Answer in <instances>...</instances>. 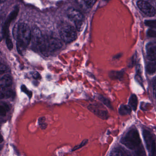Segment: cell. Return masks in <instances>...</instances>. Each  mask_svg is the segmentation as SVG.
Returning <instances> with one entry per match:
<instances>
[{
    "label": "cell",
    "mask_w": 156,
    "mask_h": 156,
    "mask_svg": "<svg viewBox=\"0 0 156 156\" xmlns=\"http://www.w3.org/2000/svg\"><path fill=\"white\" fill-rule=\"evenodd\" d=\"M32 31L28 24L23 23L18 24L16 29V38L18 52L23 55L31 40Z\"/></svg>",
    "instance_id": "6da1fadb"
},
{
    "label": "cell",
    "mask_w": 156,
    "mask_h": 156,
    "mask_svg": "<svg viewBox=\"0 0 156 156\" xmlns=\"http://www.w3.org/2000/svg\"><path fill=\"white\" fill-rule=\"evenodd\" d=\"M120 142L128 148L135 151L142 146L140 136L137 129L132 128L122 137Z\"/></svg>",
    "instance_id": "7a4b0ae2"
},
{
    "label": "cell",
    "mask_w": 156,
    "mask_h": 156,
    "mask_svg": "<svg viewBox=\"0 0 156 156\" xmlns=\"http://www.w3.org/2000/svg\"><path fill=\"white\" fill-rule=\"evenodd\" d=\"M62 46V42L58 38L50 37L44 38V44L41 53L46 55L57 51Z\"/></svg>",
    "instance_id": "3957f363"
},
{
    "label": "cell",
    "mask_w": 156,
    "mask_h": 156,
    "mask_svg": "<svg viewBox=\"0 0 156 156\" xmlns=\"http://www.w3.org/2000/svg\"><path fill=\"white\" fill-rule=\"evenodd\" d=\"M61 39L66 43H70L76 40L77 33L74 27L71 25L62 26L59 30Z\"/></svg>",
    "instance_id": "277c9868"
},
{
    "label": "cell",
    "mask_w": 156,
    "mask_h": 156,
    "mask_svg": "<svg viewBox=\"0 0 156 156\" xmlns=\"http://www.w3.org/2000/svg\"><path fill=\"white\" fill-rule=\"evenodd\" d=\"M31 41L34 48L41 53L44 46V37L40 29L36 26L33 28Z\"/></svg>",
    "instance_id": "5b68a950"
},
{
    "label": "cell",
    "mask_w": 156,
    "mask_h": 156,
    "mask_svg": "<svg viewBox=\"0 0 156 156\" xmlns=\"http://www.w3.org/2000/svg\"><path fill=\"white\" fill-rule=\"evenodd\" d=\"M67 15L68 18L74 22L77 30H81L83 25V16L81 12L71 8L67 10Z\"/></svg>",
    "instance_id": "8992f818"
},
{
    "label": "cell",
    "mask_w": 156,
    "mask_h": 156,
    "mask_svg": "<svg viewBox=\"0 0 156 156\" xmlns=\"http://www.w3.org/2000/svg\"><path fill=\"white\" fill-rule=\"evenodd\" d=\"M143 138L150 156H156V145L155 139L150 131L144 129L142 132Z\"/></svg>",
    "instance_id": "52a82bcc"
},
{
    "label": "cell",
    "mask_w": 156,
    "mask_h": 156,
    "mask_svg": "<svg viewBox=\"0 0 156 156\" xmlns=\"http://www.w3.org/2000/svg\"><path fill=\"white\" fill-rule=\"evenodd\" d=\"M137 5L139 9L143 13L149 17H154L156 12L155 8L147 2L145 1H139L137 2Z\"/></svg>",
    "instance_id": "ba28073f"
},
{
    "label": "cell",
    "mask_w": 156,
    "mask_h": 156,
    "mask_svg": "<svg viewBox=\"0 0 156 156\" xmlns=\"http://www.w3.org/2000/svg\"><path fill=\"white\" fill-rule=\"evenodd\" d=\"M88 109L100 118L106 119L108 118V113L107 110L98 105H90L88 106Z\"/></svg>",
    "instance_id": "9c48e42d"
},
{
    "label": "cell",
    "mask_w": 156,
    "mask_h": 156,
    "mask_svg": "<svg viewBox=\"0 0 156 156\" xmlns=\"http://www.w3.org/2000/svg\"><path fill=\"white\" fill-rule=\"evenodd\" d=\"M146 52L149 61H156V42H151L146 45Z\"/></svg>",
    "instance_id": "30bf717a"
},
{
    "label": "cell",
    "mask_w": 156,
    "mask_h": 156,
    "mask_svg": "<svg viewBox=\"0 0 156 156\" xmlns=\"http://www.w3.org/2000/svg\"><path fill=\"white\" fill-rule=\"evenodd\" d=\"M12 84V79L9 75H5L2 77L0 80L1 88H9Z\"/></svg>",
    "instance_id": "8fae6325"
},
{
    "label": "cell",
    "mask_w": 156,
    "mask_h": 156,
    "mask_svg": "<svg viewBox=\"0 0 156 156\" xmlns=\"http://www.w3.org/2000/svg\"><path fill=\"white\" fill-rule=\"evenodd\" d=\"M18 11H19L18 8H16V9L13 11V12L10 14L9 19L7 20L6 21V23H5V24H4V25H3V33H2L3 36H5V35H6V34H7L6 33V31H7L8 27H9V25L10 23L16 17L17 14H18Z\"/></svg>",
    "instance_id": "7c38bea8"
},
{
    "label": "cell",
    "mask_w": 156,
    "mask_h": 156,
    "mask_svg": "<svg viewBox=\"0 0 156 156\" xmlns=\"http://www.w3.org/2000/svg\"><path fill=\"white\" fill-rule=\"evenodd\" d=\"M14 96V92L9 88H1V92H0L1 99L10 98Z\"/></svg>",
    "instance_id": "4fadbf2b"
},
{
    "label": "cell",
    "mask_w": 156,
    "mask_h": 156,
    "mask_svg": "<svg viewBox=\"0 0 156 156\" xmlns=\"http://www.w3.org/2000/svg\"><path fill=\"white\" fill-rule=\"evenodd\" d=\"M146 70L147 73L149 75H153L156 73V61H149L147 66Z\"/></svg>",
    "instance_id": "5bb4252c"
},
{
    "label": "cell",
    "mask_w": 156,
    "mask_h": 156,
    "mask_svg": "<svg viewBox=\"0 0 156 156\" xmlns=\"http://www.w3.org/2000/svg\"><path fill=\"white\" fill-rule=\"evenodd\" d=\"M138 105V98L136 96L135 94H132L130 96L129 102V105L131 108L132 110L136 111Z\"/></svg>",
    "instance_id": "9a60e30c"
},
{
    "label": "cell",
    "mask_w": 156,
    "mask_h": 156,
    "mask_svg": "<svg viewBox=\"0 0 156 156\" xmlns=\"http://www.w3.org/2000/svg\"><path fill=\"white\" fill-rule=\"evenodd\" d=\"M110 156H126V151L121 148H114L110 153Z\"/></svg>",
    "instance_id": "2e32d148"
},
{
    "label": "cell",
    "mask_w": 156,
    "mask_h": 156,
    "mask_svg": "<svg viewBox=\"0 0 156 156\" xmlns=\"http://www.w3.org/2000/svg\"><path fill=\"white\" fill-rule=\"evenodd\" d=\"M131 109L129 105H122L120 106L119 110V114L122 115H129L131 113Z\"/></svg>",
    "instance_id": "e0dca14e"
},
{
    "label": "cell",
    "mask_w": 156,
    "mask_h": 156,
    "mask_svg": "<svg viewBox=\"0 0 156 156\" xmlns=\"http://www.w3.org/2000/svg\"><path fill=\"white\" fill-rule=\"evenodd\" d=\"M10 109L9 105L5 102H2L0 105V115L1 116H5L7 112Z\"/></svg>",
    "instance_id": "ac0fdd59"
},
{
    "label": "cell",
    "mask_w": 156,
    "mask_h": 156,
    "mask_svg": "<svg viewBox=\"0 0 156 156\" xmlns=\"http://www.w3.org/2000/svg\"><path fill=\"white\" fill-rule=\"evenodd\" d=\"M39 126L43 129H45L47 127V124L45 122V118L42 117L40 118L38 121Z\"/></svg>",
    "instance_id": "d6986e66"
},
{
    "label": "cell",
    "mask_w": 156,
    "mask_h": 156,
    "mask_svg": "<svg viewBox=\"0 0 156 156\" xmlns=\"http://www.w3.org/2000/svg\"><path fill=\"white\" fill-rule=\"evenodd\" d=\"M145 24L147 26L156 29V20H147L145 21Z\"/></svg>",
    "instance_id": "ffe728a7"
},
{
    "label": "cell",
    "mask_w": 156,
    "mask_h": 156,
    "mask_svg": "<svg viewBox=\"0 0 156 156\" xmlns=\"http://www.w3.org/2000/svg\"><path fill=\"white\" fill-rule=\"evenodd\" d=\"M21 90L23 92L25 93V94H26L29 96V97L30 98H31L32 96V93L31 91H29L25 86H22Z\"/></svg>",
    "instance_id": "44dd1931"
},
{
    "label": "cell",
    "mask_w": 156,
    "mask_h": 156,
    "mask_svg": "<svg viewBox=\"0 0 156 156\" xmlns=\"http://www.w3.org/2000/svg\"><path fill=\"white\" fill-rule=\"evenodd\" d=\"M88 142V140L87 139H85L82 141L81 144H79V145L78 146H75L73 148L72 151H74L76 150L79 149L81 148L82 147H83L84 146L86 145L87 143Z\"/></svg>",
    "instance_id": "7402d4cb"
},
{
    "label": "cell",
    "mask_w": 156,
    "mask_h": 156,
    "mask_svg": "<svg viewBox=\"0 0 156 156\" xmlns=\"http://www.w3.org/2000/svg\"><path fill=\"white\" fill-rule=\"evenodd\" d=\"M8 67L5 65L2 64H1L0 65V73L1 74H2L5 73H7L8 72Z\"/></svg>",
    "instance_id": "603a6c76"
},
{
    "label": "cell",
    "mask_w": 156,
    "mask_h": 156,
    "mask_svg": "<svg viewBox=\"0 0 156 156\" xmlns=\"http://www.w3.org/2000/svg\"><path fill=\"white\" fill-rule=\"evenodd\" d=\"M96 2V1H84L85 4L87 8H92Z\"/></svg>",
    "instance_id": "cb8c5ba5"
},
{
    "label": "cell",
    "mask_w": 156,
    "mask_h": 156,
    "mask_svg": "<svg viewBox=\"0 0 156 156\" xmlns=\"http://www.w3.org/2000/svg\"><path fill=\"white\" fill-rule=\"evenodd\" d=\"M6 44H7V46H8V48H9V50H11L12 48H13V44H12L11 40L10 39L9 36L7 37Z\"/></svg>",
    "instance_id": "d4e9b609"
},
{
    "label": "cell",
    "mask_w": 156,
    "mask_h": 156,
    "mask_svg": "<svg viewBox=\"0 0 156 156\" xmlns=\"http://www.w3.org/2000/svg\"><path fill=\"white\" fill-rule=\"evenodd\" d=\"M147 34L151 37L156 38V31L154 30H149L147 31Z\"/></svg>",
    "instance_id": "484cf974"
},
{
    "label": "cell",
    "mask_w": 156,
    "mask_h": 156,
    "mask_svg": "<svg viewBox=\"0 0 156 156\" xmlns=\"http://www.w3.org/2000/svg\"><path fill=\"white\" fill-rule=\"evenodd\" d=\"M32 76L33 78L35 79V80H38V79H40L41 78V75L39 73L37 72L33 73Z\"/></svg>",
    "instance_id": "4316f807"
},
{
    "label": "cell",
    "mask_w": 156,
    "mask_h": 156,
    "mask_svg": "<svg viewBox=\"0 0 156 156\" xmlns=\"http://www.w3.org/2000/svg\"><path fill=\"white\" fill-rule=\"evenodd\" d=\"M100 100H101V101H102L108 107H110V104L108 103V101L106 99L104 98L103 97H101L100 98Z\"/></svg>",
    "instance_id": "83f0119b"
},
{
    "label": "cell",
    "mask_w": 156,
    "mask_h": 156,
    "mask_svg": "<svg viewBox=\"0 0 156 156\" xmlns=\"http://www.w3.org/2000/svg\"><path fill=\"white\" fill-rule=\"evenodd\" d=\"M153 92H154V94H155V98L156 99V77L154 80L153 83Z\"/></svg>",
    "instance_id": "f1b7e54d"
}]
</instances>
